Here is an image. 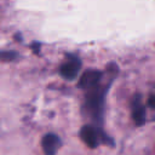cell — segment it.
Instances as JSON below:
<instances>
[{
	"mask_svg": "<svg viewBox=\"0 0 155 155\" xmlns=\"http://www.w3.org/2000/svg\"><path fill=\"white\" fill-rule=\"evenodd\" d=\"M62 145V139L56 133H46L41 139V147L45 155H56Z\"/></svg>",
	"mask_w": 155,
	"mask_h": 155,
	"instance_id": "7a4b0ae2",
	"label": "cell"
},
{
	"mask_svg": "<svg viewBox=\"0 0 155 155\" xmlns=\"http://www.w3.org/2000/svg\"><path fill=\"white\" fill-rule=\"evenodd\" d=\"M132 117L136 125L140 126L145 122V108L140 102V97L136 96L132 102Z\"/></svg>",
	"mask_w": 155,
	"mask_h": 155,
	"instance_id": "277c9868",
	"label": "cell"
},
{
	"mask_svg": "<svg viewBox=\"0 0 155 155\" xmlns=\"http://www.w3.org/2000/svg\"><path fill=\"white\" fill-rule=\"evenodd\" d=\"M16 53L15 52H0V59L1 61H12L16 58Z\"/></svg>",
	"mask_w": 155,
	"mask_h": 155,
	"instance_id": "8992f818",
	"label": "cell"
},
{
	"mask_svg": "<svg viewBox=\"0 0 155 155\" xmlns=\"http://www.w3.org/2000/svg\"><path fill=\"white\" fill-rule=\"evenodd\" d=\"M80 137L82 142L91 149L97 148L101 144H110L114 145V142L111 138H109L99 127L85 125L80 131Z\"/></svg>",
	"mask_w": 155,
	"mask_h": 155,
	"instance_id": "6da1fadb",
	"label": "cell"
},
{
	"mask_svg": "<svg viewBox=\"0 0 155 155\" xmlns=\"http://www.w3.org/2000/svg\"><path fill=\"white\" fill-rule=\"evenodd\" d=\"M99 79H101V73L99 71H97V70H88V71H86L82 75V78L80 79L79 85L82 88H92V87L98 85Z\"/></svg>",
	"mask_w": 155,
	"mask_h": 155,
	"instance_id": "5b68a950",
	"label": "cell"
},
{
	"mask_svg": "<svg viewBox=\"0 0 155 155\" xmlns=\"http://www.w3.org/2000/svg\"><path fill=\"white\" fill-rule=\"evenodd\" d=\"M153 101H154V96L151 94L150 98H149V107H150V108H154V102H153Z\"/></svg>",
	"mask_w": 155,
	"mask_h": 155,
	"instance_id": "52a82bcc",
	"label": "cell"
},
{
	"mask_svg": "<svg viewBox=\"0 0 155 155\" xmlns=\"http://www.w3.org/2000/svg\"><path fill=\"white\" fill-rule=\"evenodd\" d=\"M80 67H81V62L79 58L76 57H73V58H69L67 62H64L61 67V74L63 78L65 79H69V80H73L76 78L79 70H80Z\"/></svg>",
	"mask_w": 155,
	"mask_h": 155,
	"instance_id": "3957f363",
	"label": "cell"
}]
</instances>
